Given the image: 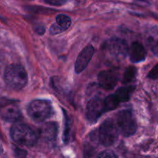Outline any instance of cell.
I'll list each match as a JSON object with an SVG mask.
<instances>
[{"mask_svg": "<svg viewBox=\"0 0 158 158\" xmlns=\"http://www.w3.org/2000/svg\"><path fill=\"white\" fill-rule=\"evenodd\" d=\"M104 53L115 61H120L127 57L129 48L127 42L118 38H112L104 44L102 48Z\"/></svg>", "mask_w": 158, "mask_h": 158, "instance_id": "cell-3", "label": "cell"}, {"mask_svg": "<svg viewBox=\"0 0 158 158\" xmlns=\"http://www.w3.org/2000/svg\"><path fill=\"white\" fill-rule=\"evenodd\" d=\"M120 102L119 100L118 99L115 95H110L109 96L106 97L104 99V104L105 108H106V111H111L115 109L117 106H118V103Z\"/></svg>", "mask_w": 158, "mask_h": 158, "instance_id": "cell-14", "label": "cell"}, {"mask_svg": "<svg viewBox=\"0 0 158 158\" xmlns=\"http://www.w3.org/2000/svg\"><path fill=\"white\" fill-rule=\"evenodd\" d=\"M63 32V30L59 27V26L57 25V23H54L52 26L51 27V29H50V33L52 35H55L57 34V33H60Z\"/></svg>", "mask_w": 158, "mask_h": 158, "instance_id": "cell-23", "label": "cell"}, {"mask_svg": "<svg viewBox=\"0 0 158 158\" xmlns=\"http://www.w3.org/2000/svg\"><path fill=\"white\" fill-rule=\"evenodd\" d=\"M28 81V75L25 68L20 64H13L6 68L5 81L11 89L20 90L23 89Z\"/></svg>", "mask_w": 158, "mask_h": 158, "instance_id": "cell-1", "label": "cell"}, {"mask_svg": "<svg viewBox=\"0 0 158 158\" xmlns=\"http://www.w3.org/2000/svg\"><path fill=\"white\" fill-rule=\"evenodd\" d=\"M116 125L124 136H130L136 132L137 124L133 112L130 110L120 111L117 114Z\"/></svg>", "mask_w": 158, "mask_h": 158, "instance_id": "cell-6", "label": "cell"}, {"mask_svg": "<svg viewBox=\"0 0 158 158\" xmlns=\"http://www.w3.org/2000/svg\"><path fill=\"white\" fill-rule=\"evenodd\" d=\"M130 59L133 63H139L145 60L147 57V51L145 48L138 42H134L129 49Z\"/></svg>", "mask_w": 158, "mask_h": 158, "instance_id": "cell-11", "label": "cell"}, {"mask_svg": "<svg viewBox=\"0 0 158 158\" xmlns=\"http://www.w3.org/2000/svg\"><path fill=\"white\" fill-rule=\"evenodd\" d=\"M119 133L118 127L112 119H106L98 129L97 139L102 145L110 147L117 140Z\"/></svg>", "mask_w": 158, "mask_h": 158, "instance_id": "cell-5", "label": "cell"}, {"mask_svg": "<svg viewBox=\"0 0 158 158\" xmlns=\"http://www.w3.org/2000/svg\"><path fill=\"white\" fill-rule=\"evenodd\" d=\"M85 158H95V150L91 146H86L85 148Z\"/></svg>", "mask_w": 158, "mask_h": 158, "instance_id": "cell-17", "label": "cell"}, {"mask_svg": "<svg viewBox=\"0 0 158 158\" xmlns=\"http://www.w3.org/2000/svg\"><path fill=\"white\" fill-rule=\"evenodd\" d=\"M10 136L17 144L27 147L33 146L37 141V135L29 126L16 123L10 130Z\"/></svg>", "mask_w": 158, "mask_h": 158, "instance_id": "cell-2", "label": "cell"}, {"mask_svg": "<svg viewBox=\"0 0 158 158\" xmlns=\"http://www.w3.org/2000/svg\"><path fill=\"white\" fill-rule=\"evenodd\" d=\"M36 30V33H38L39 34H43L45 31V29L44 27H36V30Z\"/></svg>", "mask_w": 158, "mask_h": 158, "instance_id": "cell-25", "label": "cell"}, {"mask_svg": "<svg viewBox=\"0 0 158 158\" xmlns=\"http://www.w3.org/2000/svg\"><path fill=\"white\" fill-rule=\"evenodd\" d=\"M98 158H118V156L111 150H105L98 155Z\"/></svg>", "mask_w": 158, "mask_h": 158, "instance_id": "cell-18", "label": "cell"}, {"mask_svg": "<svg viewBox=\"0 0 158 158\" xmlns=\"http://www.w3.org/2000/svg\"><path fill=\"white\" fill-rule=\"evenodd\" d=\"M27 113L33 121L41 123L51 116L52 113V106L51 102L47 100H34L29 105Z\"/></svg>", "mask_w": 158, "mask_h": 158, "instance_id": "cell-4", "label": "cell"}, {"mask_svg": "<svg viewBox=\"0 0 158 158\" xmlns=\"http://www.w3.org/2000/svg\"><path fill=\"white\" fill-rule=\"evenodd\" d=\"M104 100L98 97L92 98L88 102L86 108V117L91 123H95L104 112H106Z\"/></svg>", "mask_w": 158, "mask_h": 158, "instance_id": "cell-8", "label": "cell"}, {"mask_svg": "<svg viewBox=\"0 0 158 158\" xmlns=\"http://www.w3.org/2000/svg\"><path fill=\"white\" fill-rule=\"evenodd\" d=\"M118 80V73L112 70L101 71L98 75V84L106 90H111L113 89L116 85Z\"/></svg>", "mask_w": 158, "mask_h": 158, "instance_id": "cell-9", "label": "cell"}, {"mask_svg": "<svg viewBox=\"0 0 158 158\" xmlns=\"http://www.w3.org/2000/svg\"><path fill=\"white\" fill-rule=\"evenodd\" d=\"M69 125L70 123H69V120H68V115H65V130H64V133L65 142H68V137H69V131H70Z\"/></svg>", "mask_w": 158, "mask_h": 158, "instance_id": "cell-19", "label": "cell"}, {"mask_svg": "<svg viewBox=\"0 0 158 158\" xmlns=\"http://www.w3.org/2000/svg\"><path fill=\"white\" fill-rule=\"evenodd\" d=\"M152 51H153V52L156 55H158V41L153 45V47H152Z\"/></svg>", "mask_w": 158, "mask_h": 158, "instance_id": "cell-24", "label": "cell"}, {"mask_svg": "<svg viewBox=\"0 0 158 158\" xmlns=\"http://www.w3.org/2000/svg\"><path fill=\"white\" fill-rule=\"evenodd\" d=\"M148 77H150V78L151 79L158 78V64L155 65V66L152 68L151 71L149 72Z\"/></svg>", "mask_w": 158, "mask_h": 158, "instance_id": "cell-22", "label": "cell"}, {"mask_svg": "<svg viewBox=\"0 0 158 158\" xmlns=\"http://www.w3.org/2000/svg\"><path fill=\"white\" fill-rule=\"evenodd\" d=\"M57 129L58 127L56 123H46L40 129V136L47 140H54L57 136Z\"/></svg>", "mask_w": 158, "mask_h": 158, "instance_id": "cell-12", "label": "cell"}, {"mask_svg": "<svg viewBox=\"0 0 158 158\" xmlns=\"http://www.w3.org/2000/svg\"><path fill=\"white\" fill-rule=\"evenodd\" d=\"M46 3L50 4L51 6H62L67 2V0H44Z\"/></svg>", "mask_w": 158, "mask_h": 158, "instance_id": "cell-21", "label": "cell"}, {"mask_svg": "<svg viewBox=\"0 0 158 158\" xmlns=\"http://www.w3.org/2000/svg\"><path fill=\"white\" fill-rule=\"evenodd\" d=\"M15 156L17 158H25L27 156V151L19 147H15L14 148Z\"/></svg>", "mask_w": 158, "mask_h": 158, "instance_id": "cell-20", "label": "cell"}, {"mask_svg": "<svg viewBox=\"0 0 158 158\" xmlns=\"http://www.w3.org/2000/svg\"><path fill=\"white\" fill-rule=\"evenodd\" d=\"M94 52H95V49L91 45L87 46L82 50V51L77 56L75 62L76 73H81L85 69L93 56Z\"/></svg>", "mask_w": 158, "mask_h": 158, "instance_id": "cell-10", "label": "cell"}, {"mask_svg": "<svg viewBox=\"0 0 158 158\" xmlns=\"http://www.w3.org/2000/svg\"><path fill=\"white\" fill-rule=\"evenodd\" d=\"M29 1H30V0H29Z\"/></svg>", "mask_w": 158, "mask_h": 158, "instance_id": "cell-26", "label": "cell"}, {"mask_svg": "<svg viewBox=\"0 0 158 158\" xmlns=\"http://www.w3.org/2000/svg\"><path fill=\"white\" fill-rule=\"evenodd\" d=\"M0 117L7 122H17L21 118V112L16 102L13 101L0 102Z\"/></svg>", "mask_w": 158, "mask_h": 158, "instance_id": "cell-7", "label": "cell"}, {"mask_svg": "<svg viewBox=\"0 0 158 158\" xmlns=\"http://www.w3.org/2000/svg\"><path fill=\"white\" fill-rule=\"evenodd\" d=\"M56 23L59 26L63 31L68 30L71 24V19L69 16L64 14H60L56 17Z\"/></svg>", "mask_w": 158, "mask_h": 158, "instance_id": "cell-15", "label": "cell"}, {"mask_svg": "<svg viewBox=\"0 0 158 158\" xmlns=\"http://www.w3.org/2000/svg\"><path fill=\"white\" fill-rule=\"evenodd\" d=\"M134 90L133 86H127V87H121L117 89L115 93V96L118 98L119 102H127L130 99V95Z\"/></svg>", "mask_w": 158, "mask_h": 158, "instance_id": "cell-13", "label": "cell"}, {"mask_svg": "<svg viewBox=\"0 0 158 158\" xmlns=\"http://www.w3.org/2000/svg\"><path fill=\"white\" fill-rule=\"evenodd\" d=\"M136 74V69L133 66L128 67L124 72L123 77V84H129L133 81L135 79Z\"/></svg>", "mask_w": 158, "mask_h": 158, "instance_id": "cell-16", "label": "cell"}]
</instances>
